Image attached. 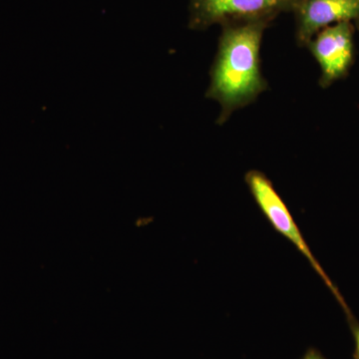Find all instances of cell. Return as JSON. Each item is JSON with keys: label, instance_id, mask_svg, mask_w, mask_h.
Returning a JSON list of instances; mask_svg holds the SVG:
<instances>
[{"label": "cell", "instance_id": "8992f818", "mask_svg": "<svg viewBox=\"0 0 359 359\" xmlns=\"http://www.w3.org/2000/svg\"><path fill=\"white\" fill-rule=\"evenodd\" d=\"M347 321H348L349 327H351V334H353L354 340V359H359V323L353 316H348Z\"/></svg>", "mask_w": 359, "mask_h": 359}, {"label": "cell", "instance_id": "3957f363", "mask_svg": "<svg viewBox=\"0 0 359 359\" xmlns=\"http://www.w3.org/2000/svg\"><path fill=\"white\" fill-rule=\"evenodd\" d=\"M245 183L249 187L250 192L256 201L257 205H259V209L263 212L266 218L269 219L271 226L278 233H282L283 237L290 241L297 247V249L302 252V256L306 257L314 271L318 273L321 280L325 282L328 289L334 295L340 306L344 309L346 318L351 316L353 313H351L346 301H344V297L340 294L339 289L335 287L332 280L328 278L325 269L321 268L318 259L313 256L311 248L309 247L306 240L302 237L301 230L295 224L287 205L285 204L280 196L276 192L271 180L257 170H250L245 175Z\"/></svg>", "mask_w": 359, "mask_h": 359}, {"label": "cell", "instance_id": "277c9868", "mask_svg": "<svg viewBox=\"0 0 359 359\" xmlns=\"http://www.w3.org/2000/svg\"><path fill=\"white\" fill-rule=\"evenodd\" d=\"M353 34L351 22H340L320 30L306 45L320 65L323 88L346 76L353 65Z\"/></svg>", "mask_w": 359, "mask_h": 359}, {"label": "cell", "instance_id": "5b68a950", "mask_svg": "<svg viewBox=\"0 0 359 359\" xmlns=\"http://www.w3.org/2000/svg\"><path fill=\"white\" fill-rule=\"evenodd\" d=\"M295 37L306 47L320 30L359 18V0H297L294 11Z\"/></svg>", "mask_w": 359, "mask_h": 359}, {"label": "cell", "instance_id": "7a4b0ae2", "mask_svg": "<svg viewBox=\"0 0 359 359\" xmlns=\"http://www.w3.org/2000/svg\"><path fill=\"white\" fill-rule=\"evenodd\" d=\"M297 0H190L189 27L205 30L215 25L266 22L292 13Z\"/></svg>", "mask_w": 359, "mask_h": 359}, {"label": "cell", "instance_id": "6da1fadb", "mask_svg": "<svg viewBox=\"0 0 359 359\" xmlns=\"http://www.w3.org/2000/svg\"><path fill=\"white\" fill-rule=\"evenodd\" d=\"M266 22L235 23L222 26L218 51L210 72L205 96L217 101L223 125L233 112L250 105L269 88L261 67V45Z\"/></svg>", "mask_w": 359, "mask_h": 359}, {"label": "cell", "instance_id": "ba28073f", "mask_svg": "<svg viewBox=\"0 0 359 359\" xmlns=\"http://www.w3.org/2000/svg\"><path fill=\"white\" fill-rule=\"evenodd\" d=\"M356 21H358V26H359V18H358V20H356Z\"/></svg>", "mask_w": 359, "mask_h": 359}, {"label": "cell", "instance_id": "52a82bcc", "mask_svg": "<svg viewBox=\"0 0 359 359\" xmlns=\"http://www.w3.org/2000/svg\"><path fill=\"white\" fill-rule=\"evenodd\" d=\"M301 359H327L320 351L316 348H309Z\"/></svg>", "mask_w": 359, "mask_h": 359}]
</instances>
